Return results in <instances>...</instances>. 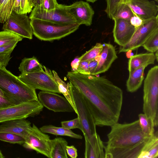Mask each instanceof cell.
<instances>
[{
	"instance_id": "cell-1",
	"label": "cell",
	"mask_w": 158,
	"mask_h": 158,
	"mask_svg": "<svg viewBox=\"0 0 158 158\" xmlns=\"http://www.w3.org/2000/svg\"><path fill=\"white\" fill-rule=\"evenodd\" d=\"M67 77L81 94L96 126L110 127L118 122L123 102L121 88L103 76L71 71Z\"/></svg>"
},
{
	"instance_id": "cell-2",
	"label": "cell",
	"mask_w": 158,
	"mask_h": 158,
	"mask_svg": "<svg viewBox=\"0 0 158 158\" xmlns=\"http://www.w3.org/2000/svg\"><path fill=\"white\" fill-rule=\"evenodd\" d=\"M111 127L104 147L105 158H138L152 136L142 131L138 120L131 123H117Z\"/></svg>"
},
{
	"instance_id": "cell-3",
	"label": "cell",
	"mask_w": 158,
	"mask_h": 158,
	"mask_svg": "<svg viewBox=\"0 0 158 158\" xmlns=\"http://www.w3.org/2000/svg\"><path fill=\"white\" fill-rule=\"evenodd\" d=\"M0 88L5 96L21 103L38 100L35 89L23 82L2 65L0 66Z\"/></svg>"
},
{
	"instance_id": "cell-4",
	"label": "cell",
	"mask_w": 158,
	"mask_h": 158,
	"mask_svg": "<svg viewBox=\"0 0 158 158\" xmlns=\"http://www.w3.org/2000/svg\"><path fill=\"white\" fill-rule=\"evenodd\" d=\"M30 23L33 35L45 41L60 39L75 31L80 26L76 23H60L35 18L31 19Z\"/></svg>"
},
{
	"instance_id": "cell-5",
	"label": "cell",
	"mask_w": 158,
	"mask_h": 158,
	"mask_svg": "<svg viewBox=\"0 0 158 158\" xmlns=\"http://www.w3.org/2000/svg\"><path fill=\"white\" fill-rule=\"evenodd\" d=\"M158 66L148 71L143 82V112L153 121L155 127L158 124Z\"/></svg>"
},
{
	"instance_id": "cell-6",
	"label": "cell",
	"mask_w": 158,
	"mask_h": 158,
	"mask_svg": "<svg viewBox=\"0 0 158 158\" xmlns=\"http://www.w3.org/2000/svg\"><path fill=\"white\" fill-rule=\"evenodd\" d=\"M69 88L78 118L80 128L84 138L89 139L97 133L96 126L93 115L78 90L70 82Z\"/></svg>"
},
{
	"instance_id": "cell-7",
	"label": "cell",
	"mask_w": 158,
	"mask_h": 158,
	"mask_svg": "<svg viewBox=\"0 0 158 158\" xmlns=\"http://www.w3.org/2000/svg\"><path fill=\"white\" fill-rule=\"evenodd\" d=\"M44 106L39 100L21 103L0 109V123L4 122L26 119L38 115Z\"/></svg>"
},
{
	"instance_id": "cell-8",
	"label": "cell",
	"mask_w": 158,
	"mask_h": 158,
	"mask_svg": "<svg viewBox=\"0 0 158 158\" xmlns=\"http://www.w3.org/2000/svg\"><path fill=\"white\" fill-rule=\"evenodd\" d=\"M44 70L28 74L21 73L18 77L23 82L35 89L60 93L52 72L44 66Z\"/></svg>"
},
{
	"instance_id": "cell-9",
	"label": "cell",
	"mask_w": 158,
	"mask_h": 158,
	"mask_svg": "<svg viewBox=\"0 0 158 158\" xmlns=\"http://www.w3.org/2000/svg\"><path fill=\"white\" fill-rule=\"evenodd\" d=\"M158 29V15L151 19L143 20L142 24L136 28L129 41L123 46H120L119 53L129 50H135L142 46L148 38Z\"/></svg>"
},
{
	"instance_id": "cell-10",
	"label": "cell",
	"mask_w": 158,
	"mask_h": 158,
	"mask_svg": "<svg viewBox=\"0 0 158 158\" xmlns=\"http://www.w3.org/2000/svg\"><path fill=\"white\" fill-rule=\"evenodd\" d=\"M22 144L24 148L33 150L50 158L51 140L50 136L42 132L33 124L27 131Z\"/></svg>"
},
{
	"instance_id": "cell-11",
	"label": "cell",
	"mask_w": 158,
	"mask_h": 158,
	"mask_svg": "<svg viewBox=\"0 0 158 158\" xmlns=\"http://www.w3.org/2000/svg\"><path fill=\"white\" fill-rule=\"evenodd\" d=\"M65 6V5L59 4L55 10L47 11L40 5L36 6L31 11L29 18L60 23H77L75 19L68 13Z\"/></svg>"
},
{
	"instance_id": "cell-12",
	"label": "cell",
	"mask_w": 158,
	"mask_h": 158,
	"mask_svg": "<svg viewBox=\"0 0 158 158\" xmlns=\"http://www.w3.org/2000/svg\"><path fill=\"white\" fill-rule=\"evenodd\" d=\"M2 29L11 31L23 38L31 40L33 38L30 19L27 14H19L13 11L4 23Z\"/></svg>"
},
{
	"instance_id": "cell-13",
	"label": "cell",
	"mask_w": 158,
	"mask_h": 158,
	"mask_svg": "<svg viewBox=\"0 0 158 158\" xmlns=\"http://www.w3.org/2000/svg\"><path fill=\"white\" fill-rule=\"evenodd\" d=\"M38 98L44 107L54 112H75L67 99L56 93L42 91L38 93Z\"/></svg>"
},
{
	"instance_id": "cell-14",
	"label": "cell",
	"mask_w": 158,
	"mask_h": 158,
	"mask_svg": "<svg viewBox=\"0 0 158 158\" xmlns=\"http://www.w3.org/2000/svg\"><path fill=\"white\" fill-rule=\"evenodd\" d=\"M68 12L80 25L90 26L92 23L94 12L89 4L82 1H77L70 5H66Z\"/></svg>"
},
{
	"instance_id": "cell-15",
	"label": "cell",
	"mask_w": 158,
	"mask_h": 158,
	"mask_svg": "<svg viewBox=\"0 0 158 158\" xmlns=\"http://www.w3.org/2000/svg\"><path fill=\"white\" fill-rule=\"evenodd\" d=\"M120 3H124L128 6L135 15L143 20L151 19L157 15L158 6L154 1L121 0Z\"/></svg>"
},
{
	"instance_id": "cell-16",
	"label": "cell",
	"mask_w": 158,
	"mask_h": 158,
	"mask_svg": "<svg viewBox=\"0 0 158 158\" xmlns=\"http://www.w3.org/2000/svg\"><path fill=\"white\" fill-rule=\"evenodd\" d=\"M114 20L113 33L114 41L120 46H123L130 40L136 28L131 24L129 20L122 19Z\"/></svg>"
},
{
	"instance_id": "cell-17",
	"label": "cell",
	"mask_w": 158,
	"mask_h": 158,
	"mask_svg": "<svg viewBox=\"0 0 158 158\" xmlns=\"http://www.w3.org/2000/svg\"><path fill=\"white\" fill-rule=\"evenodd\" d=\"M100 55L95 59L97 66L92 75H97L107 71L118 56L114 47L110 43H104Z\"/></svg>"
},
{
	"instance_id": "cell-18",
	"label": "cell",
	"mask_w": 158,
	"mask_h": 158,
	"mask_svg": "<svg viewBox=\"0 0 158 158\" xmlns=\"http://www.w3.org/2000/svg\"><path fill=\"white\" fill-rule=\"evenodd\" d=\"M0 125V133L8 132L19 135L25 139L31 122L26 119L10 120L4 122Z\"/></svg>"
},
{
	"instance_id": "cell-19",
	"label": "cell",
	"mask_w": 158,
	"mask_h": 158,
	"mask_svg": "<svg viewBox=\"0 0 158 158\" xmlns=\"http://www.w3.org/2000/svg\"><path fill=\"white\" fill-rule=\"evenodd\" d=\"M85 158H105L104 146L99 135L96 133L89 139L85 138Z\"/></svg>"
},
{
	"instance_id": "cell-20",
	"label": "cell",
	"mask_w": 158,
	"mask_h": 158,
	"mask_svg": "<svg viewBox=\"0 0 158 158\" xmlns=\"http://www.w3.org/2000/svg\"><path fill=\"white\" fill-rule=\"evenodd\" d=\"M156 57L153 53H140L131 56L128 62V69L130 73L144 65L154 64Z\"/></svg>"
},
{
	"instance_id": "cell-21",
	"label": "cell",
	"mask_w": 158,
	"mask_h": 158,
	"mask_svg": "<svg viewBox=\"0 0 158 158\" xmlns=\"http://www.w3.org/2000/svg\"><path fill=\"white\" fill-rule=\"evenodd\" d=\"M147 66V65L142 66L129 73L126 85L128 92H135L140 87L144 78V69Z\"/></svg>"
},
{
	"instance_id": "cell-22",
	"label": "cell",
	"mask_w": 158,
	"mask_h": 158,
	"mask_svg": "<svg viewBox=\"0 0 158 158\" xmlns=\"http://www.w3.org/2000/svg\"><path fill=\"white\" fill-rule=\"evenodd\" d=\"M67 145L68 142L63 138L58 137L51 139L50 158H67Z\"/></svg>"
},
{
	"instance_id": "cell-23",
	"label": "cell",
	"mask_w": 158,
	"mask_h": 158,
	"mask_svg": "<svg viewBox=\"0 0 158 158\" xmlns=\"http://www.w3.org/2000/svg\"><path fill=\"white\" fill-rule=\"evenodd\" d=\"M158 132L146 143L138 158H157L158 156Z\"/></svg>"
},
{
	"instance_id": "cell-24",
	"label": "cell",
	"mask_w": 158,
	"mask_h": 158,
	"mask_svg": "<svg viewBox=\"0 0 158 158\" xmlns=\"http://www.w3.org/2000/svg\"><path fill=\"white\" fill-rule=\"evenodd\" d=\"M43 66L34 56L24 58L20 64L19 69L22 74H28L43 70Z\"/></svg>"
},
{
	"instance_id": "cell-25",
	"label": "cell",
	"mask_w": 158,
	"mask_h": 158,
	"mask_svg": "<svg viewBox=\"0 0 158 158\" xmlns=\"http://www.w3.org/2000/svg\"><path fill=\"white\" fill-rule=\"evenodd\" d=\"M40 129L43 132L56 135L65 136L72 138L81 139L82 136L74 133L71 130L61 127H59L52 125H47L42 126Z\"/></svg>"
},
{
	"instance_id": "cell-26",
	"label": "cell",
	"mask_w": 158,
	"mask_h": 158,
	"mask_svg": "<svg viewBox=\"0 0 158 158\" xmlns=\"http://www.w3.org/2000/svg\"><path fill=\"white\" fill-rule=\"evenodd\" d=\"M52 73L54 78L57 83L59 90L60 93L63 94L64 97L73 107L75 113L77 114L75 106L71 95L69 88V82L66 84L60 78L57 73L54 70H52Z\"/></svg>"
},
{
	"instance_id": "cell-27",
	"label": "cell",
	"mask_w": 158,
	"mask_h": 158,
	"mask_svg": "<svg viewBox=\"0 0 158 158\" xmlns=\"http://www.w3.org/2000/svg\"><path fill=\"white\" fill-rule=\"evenodd\" d=\"M135 15L130 7L124 3H119L113 14L112 19H122L129 20L130 19Z\"/></svg>"
},
{
	"instance_id": "cell-28",
	"label": "cell",
	"mask_w": 158,
	"mask_h": 158,
	"mask_svg": "<svg viewBox=\"0 0 158 158\" xmlns=\"http://www.w3.org/2000/svg\"><path fill=\"white\" fill-rule=\"evenodd\" d=\"M139 122L143 132L149 136H152L154 133V125L152 119L144 114H139Z\"/></svg>"
},
{
	"instance_id": "cell-29",
	"label": "cell",
	"mask_w": 158,
	"mask_h": 158,
	"mask_svg": "<svg viewBox=\"0 0 158 158\" xmlns=\"http://www.w3.org/2000/svg\"><path fill=\"white\" fill-rule=\"evenodd\" d=\"M15 0H0V23H4L14 10Z\"/></svg>"
},
{
	"instance_id": "cell-30",
	"label": "cell",
	"mask_w": 158,
	"mask_h": 158,
	"mask_svg": "<svg viewBox=\"0 0 158 158\" xmlns=\"http://www.w3.org/2000/svg\"><path fill=\"white\" fill-rule=\"evenodd\" d=\"M23 39L11 31L3 30L0 31V47L15 42L18 43Z\"/></svg>"
},
{
	"instance_id": "cell-31",
	"label": "cell",
	"mask_w": 158,
	"mask_h": 158,
	"mask_svg": "<svg viewBox=\"0 0 158 158\" xmlns=\"http://www.w3.org/2000/svg\"><path fill=\"white\" fill-rule=\"evenodd\" d=\"M18 42H15L0 47V63L6 67L10 59V55Z\"/></svg>"
},
{
	"instance_id": "cell-32",
	"label": "cell",
	"mask_w": 158,
	"mask_h": 158,
	"mask_svg": "<svg viewBox=\"0 0 158 158\" xmlns=\"http://www.w3.org/2000/svg\"><path fill=\"white\" fill-rule=\"evenodd\" d=\"M33 7L31 0H15L13 11L19 14H27L31 12Z\"/></svg>"
},
{
	"instance_id": "cell-33",
	"label": "cell",
	"mask_w": 158,
	"mask_h": 158,
	"mask_svg": "<svg viewBox=\"0 0 158 158\" xmlns=\"http://www.w3.org/2000/svg\"><path fill=\"white\" fill-rule=\"evenodd\" d=\"M102 47V44L97 43L94 46L79 57L80 60L89 61L95 59L100 55Z\"/></svg>"
},
{
	"instance_id": "cell-34",
	"label": "cell",
	"mask_w": 158,
	"mask_h": 158,
	"mask_svg": "<svg viewBox=\"0 0 158 158\" xmlns=\"http://www.w3.org/2000/svg\"><path fill=\"white\" fill-rule=\"evenodd\" d=\"M150 52H155L158 49V29H156L142 46Z\"/></svg>"
},
{
	"instance_id": "cell-35",
	"label": "cell",
	"mask_w": 158,
	"mask_h": 158,
	"mask_svg": "<svg viewBox=\"0 0 158 158\" xmlns=\"http://www.w3.org/2000/svg\"><path fill=\"white\" fill-rule=\"evenodd\" d=\"M0 140L12 144L22 145L25 142L22 136L13 133L8 132L0 133Z\"/></svg>"
},
{
	"instance_id": "cell-36",
	"label": "cell",
	"mask_w": 158,
	"mask_h": 158,
	"mask_svg": "<svg viewBox=\"0 0 158 158\" xmlns=\"http://www.w3.org/2000/svg\"><path fill=\"white\" fill-rule=\"evenodd\" d=\"M121 0H106V7L105 11L108 18L112 19V16Z\"/></svg>"
},
{
	"instance_id": "cell-37",
	"label": "cell",
	"mask_w": 158,
	"mask_h": 158,
	"mask_svg": "<svg viewBox=\"0 0 158 158\" xmlns=\"http://www.w3.org/2000/svg\"><path fill=\"white\" fill-rule=\"evenodd\" d=\"M21 103L19 101L6 96L0 95V109Z\"/></svg>"
},
{
	"instance_id": "cell-38",
	"label": "cell",
	"mask_w": 158,
	"mask_h": 158,
	"mask_svg": "<svg viewBox=\"0 0 158 158\" xmlns=\"http://www.w3.org/2000/svg\"><path fill=\"white\" fill-rule=\"evenodd\" d=\"M62 127L71 130L76 128L80 129V126L78 118L68 121H64L61 122Z\"/></svg>"
},
{
	"instance_id": "cell-39",
	"label": "cell",
	"mask_w": 158,
	"mask_h": 158,
	"mask_svg": "<svg viewBox=\"0 0 158 158\" xmlns=\"http://www.w3.org/2000/svg\"><path fill=\"white\" fill-rule=\"evenodd\" d=\"M58 4L56 0H43L40 6L45 10L49 11L55 10Z\"/></svg>"
},
{
	"instance_id": "cell-40",
	"label": "cell",
	"mask_w": 158,
	"mask_h": 158,
	"mask_svg": "<svg viewBox=\"0 0 158 158\" xmlns=\"http://www.w3.org/2000/svg\"><path fill=\"white\" fill-rule=\"evenodd\" d=\"M89 61H80L77 69V73L84 75L90 74L89 67Z\"/></svg>"
},
{
	"instance_id": "cell-41",
	"label": "cell",
	"mask_w": 158,
	"mask_h": 158,
	"mask_svg": "<svg viewBox=\"0 0 158 158\" xmlns=\"http://www.w3.org/2000/svg\"><path fill=\"white\" fill-rule=\"evenodd\" d=\"M129 21L131 24L136 28L139 27L143 22V20L136 15L131 17Z\"/></svg>"
},
{
	"instance_id": "cell-42",
	"label": "cell",
	"mask_w": 158,
	"mask_h": 158,
	"mask_svg": "<svg viewBox=\"0 0 158 158\" xmlns=\"http://www.w3.org/2000/svg\"><path fill=\"white\" fill-rule=\"evenodd\" d=\"M66 150L67 154L71 158H76L77 157V150L74 146L67 145Z\"/></svg>"
},
{
	"instance_id": "cell-43",
	"label": "cell",
	"mask_w": 158,
	"mask_h": 158,
	"mask_svg": "<svg viewBox=\"0 0 158 158\" xmlns=\"http://www.w3.org/2000/svg\"><path fill=\"white\" fill-rule=\"evenodd\" d=\"M98 64V61L95 59L89 61V71L90 75H93L97 66Z\"/></svg>"
},
{
	"instance_id": "cell-44",
	"label": "cell",
	"mask_w": 158,
	"mask_h": 158,
	"mask_svg": "<svg viewBox=\"0 0 158 158\" xmlns=\"http://www.w3.org/2000/svg\"><path fill=\"white\" fill-rule=\"evenodd\" d=\"M79 57L75 58L71 62L72 72L77 73V69L80 61Z\"/></svg>"
},
{
	"instance_id": "cell-45",
	"label": "cell",
	"mask_w": 158,
	"mask_h": 158,
	"mask_svg": "<svg viewBox=\"0 0 158 158\" xmlns=\"http://www.w3.org/2000/svg\"><path fill=\"white\" fill-rule=\"evenodd\" d=\"M43 0H31L34 7L37 5H41Z\"/></svg>"
},
{
	"instance_id": "cell-46",
	"label": "cell",
	"mask_w": 158,
	"mask_h": 158,
	"mask_svg": "<svg viewBox=\"0 0 158 158\" xmlns=\"http://www.w3.org/2000/svg\"><path fill=\"white\" fill-rule=\"evenodd\" d=\"M132 51L131 50H129L126 52H127L126 56L127 58H129L132 56Z\"/></svg>"
},
{
	"instance_id": "cell-47",
	"label": "cell",
	"mask_w": 158,
	"mask_h": 158,
	"mask_svg": "<svg viewBox=\"0 0 158 158\" xmlns=\"http://www.w3.org/2000/svg\"><path fill=\"white\" fill-rule=\"evenodd\" d=\"M0 95L2 96H5L4 93L2 90L0 88Z\"/></svg>"
},
{
	"instance_id": "cell-48",
	"label": "cell",
	"mask_w": 158,
	"mask_h": 158,
	"mask_svg": "<svg viewBox=\"0 0 158 158\" xmlns=\"http://www.w3.org/2000/svg\"><path fill=\"white\" fill-rule=\"evenodd\" d=\"M155 52H156V53L155 54V56H156V61H157L158 60V51H156Z\"/></svg>"
},
{
	"instance_id": "cell-49",
	"label": "cell",
	"mask_w": 158,
	"mask_h": 158,
	"mask_svg": "<svg viewBox=\"0 0 158 158\" xmlns=\"http://www.w3.org/2000/svg\"><path fill=\"white\" fill-rule=\"evenodd\" d=\"M5 157L4 156L1 151L0 150V158H4Z\"/></svg>"
},
{
	"instance_id": "cell-50",
	"label": "cell",
	"mask_w": 158,
	"mask_h": 158,
	"mask_svg": "<svg viewBox=\"0 0 158 158\" xmlns=\"http://www.w3.org/2000/svg\"><path fill=\"white\" fill-rule=\"evenodd\" d=\"M87 1L92 2V3H94L97 0H86Z\"/></svg>"
},
{
	"instance_id": "cell-51",
	"label": "cell",
	"mask_w": 158,
	"mask_h": 158,
	"mask_svg": "<svg viewBox=\"0 0 158 158\" xmlns=\"http://www.w3.org/2000/svg\"><path fill=\"white\" fill-rule=\"evenodd\" d=\"M1 65H2V64L1 63H0V66Z\"/></svg>"
},
{
	"instance_id": "cell-52",
	"label": "cell",
	"mask_w": 158,
	"mask_h": 158,
	"mask_svg": "<svg viewBox=\"0 0 158 158\" xmlns=\"http://www.w3.org/2000/svg\"><path fill=\"white\" fill-rule=\"evenodd\" d=\"M157 2H158V0H155Z\"/></svg>"
}]
</instances>
